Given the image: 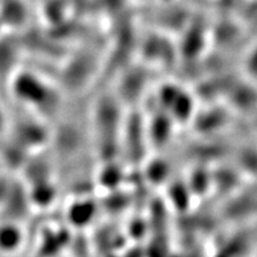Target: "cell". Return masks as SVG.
<instances>
[{"instance_id":"cell-1","label":"cell","mask_w":257,"mask_h":257,"mask_svg":"<svg viewBox=\"0 0 257 257\" xmlns=\"http://www.w3.org/2000/svg\"><path fill=\"white\" fill-rule=\"evenodd\" d=\"M25 231L19 222H0V254L11 256L19 253L25 242Z\"/></svg>"},{"instance_id":"cell-2","label":"cell","mask_w":257,"mask_h":257,"mask_svg":"<svg viewBox=\"0 0 257 257\" xmlns=\"http://www.w3.org/2000/svg\"><path fill=\"white\" fill-rule=\"evenodd\" d=\"M53 198V190L51 188L43 184V182L39 183L36 186V188L32 189L30 193V199L32 204L37 207L43 208L44 206H47Z\"/></svg>"}]
</instances>
